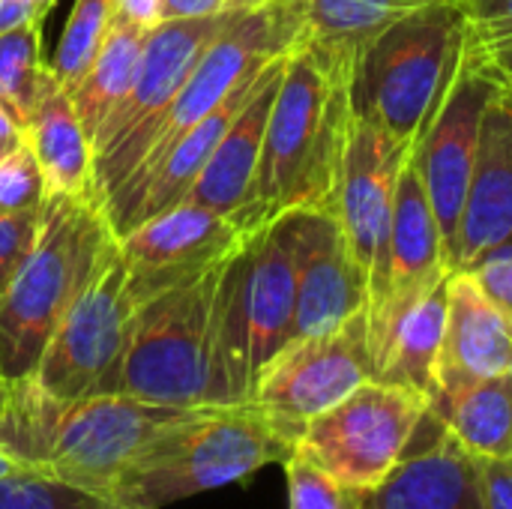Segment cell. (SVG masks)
I'll use <instances>...</instances> for the list:
<instances>
[{
  "label": "cell",
  "instance_id": "6da1fadb",
  "mask_svg": "<svg viewBox=\"0 0 512 509\" xmlns=\"http://www.w3.org/2000/svg\"><path fill=\"white\" fill-rule=\"evenodd\" d=\"M183 411L189 408L153 405L120 393L60 402L30 375L3 384L0 450L21 468L111 501L123 471Z\"/></svg>",
  "mask_w": 512,
  "mask_h": 509
},
{
  "label": "cell",
  "instance_id": "7a4b0ae2",
  "mask_svg": "<svg viewBox=\"0 0 512 509\" xmlns=\"http://www.w3.org/2000/svg\"><path fill=\"white\" fill-rule=\"evenodd\" d=\"M351 114V75L297 42L270 108L246 210L249 231L294 207L330 210Z\"/></svg>",
  "mask_w": 512,
  "mask_h": 509
},
{
  "label": "cell",
  "instance_id": "3957f363",
  "mask_svg": "<svg viewBox=\"0 0 512 509\" xmlns=\"http://www.w3.org/2000/svg\"><path fill=\"white\" fill-rule=\"evenodd\" d=\"M294 441L255 405H204L171 420L111 492L117 509H165L204 492L246 486L267 465H282Z\"/></svg>",
  "mask_w": 512,
  "mask_h": 509
},
{
  "label": "cell",
  "instance_id": "277c9868",
  "mask_svg": "<svg viewBox=\"0 0 512 509\" xmlns=\"http://www.w3.org/2000/svg\"><path fill=\"white\" fill-rule=\"evenodd\" d=\"M117 234L96 195H48L33 249L0 294V381L36 375L63 315Z\"/></svg>",
  "mask_w": 512,
  "mask_h": 509
},
{
  "label": "cell",
  "instance_id": "5b68a950",
  "mask_svg": "<svg viewBox=\"0 0 512 509\" xmlns=\"http://www.w3.org/2000/svg\"><path fill=\"white\" fill-rule=\"evenodd\" d=\"M297 252L291 213L246 234L216 291V402H249L267 363L291 342Z\"/></svg>",
  "mask_w": 512,
  "mask_h": 509
},
{
  "label": "cell",
  "instance_id": "8992f818",
  "mask_svg": "<svg viewBox=\"0 0 512 509\" xmlns=\"http://www.w3.org/2000/svg\"><path fill=\"white\" fill-rule=\"evenodd\" d=\"M225 261L135 309L120 357L99 393H120L168 408L219 405L216 291Z\"/></svg>",
  "mask_w": 512,
  "mask_h": 509
},
{
  "label": "cell",
  "instance_id": "52a82bcc",
  "mask_svg": "<svg viewBox=\"0 0 512 509\" xmlns=\"http://www.w3.org/2000/svg\"><path fill=\"white\" fill-rule=\"evenodd\" d=\"M468 45L459 0L429 3L387 27L357 60L351 108L390 138L414 147L429 126Z\"/></svg>",
  "mask_w": 512,
  "mask_h": 509
},
{
  "label": "cell",
  "instance_id": "ba28073f",
  "mask_svg": "<svg viewBox=\"0 0 512 509\" xmlns=\"http://www.w3.org/2000/svg\"><path fill=\"white\" fill-rule=\"evenodd\" d=\"M246 9L159 21L141 48L132 87L93 138V195L105 201L141 162L159 117L168 111L207 45Z\"/></svg>",
  "mask_w": 512,
  "mask_h": 509
},
{
  "label": "cell",
  "instance_id": "9c48e42d",
  "mask_svg": "<svg viewBox=\"0 0 512 509\" xmlns=\"http://www.w3.org/2000/svg\"><path fill=\"white\" fill-rule=\"evenodd\" d=\"M309 0H267L255 9H246L237 15L201 54L192 75L168 105V111L159 117L150 144L135 165V171L126 177V183L105 201V207L129 192H135L174 150V144L198 126L240 81L258 75L270 60L288 54L300 33L306 18Z\"/></svg>",
  "mask_w": 512,
  "mask_h": 509
},
{
  "label": "cell",
  "instance_id": "30bf717a",
  "mask_svg": "<svg viewBox=\"0 0 512 509\" xmlns=\"http://www.w3.org/2000/svg\"><path fill=\"white\" fill-rule=\"evenodd\" d=\"M426 411L429 396L375 378L315 417L294 450L339 483L372 492L405 459Z\"/></svg>",
  "mask_w": 512,
  "mask_h": 509
},
{
  "label": "cell",
  "instance_id": "8fae6325",
  "mask_svg": "<svg viewBox=\"0 0 512 509\" xmlns=\"http://www.w3.org/2000/svg\"><path fill=\"white\" fill-rule=\"evenodd\" d=\"M495 90V75L474 51L471 39L465 54L420 138L411 147V159L435 210L444 258L453 270L456 261V237L462 210L471 192V180L477 171L480 156V135H483V114L489 96Z\"/></svg>",
  "mask_w": 512,
  "mask_h": 509
},
{
  "label": "cell",
  "instance_id": "7c38bea8",
  "mask_svg": "<svg viewBox=\"0 0 512 509\" xmlns=\"http://www.w3.org/2000/svg\"><path fill=\"white\" fill-rule=\"evenodd\" d=\"M366 381H375V360L366 336V312H360L330 333L291 339L267 363L249 402L297 444L315 417Z\"/></svg>",
  "mask_w": 512,
  "mask_h": 509
},
{
  "label": "cell",
  "instance_id": "4fadbf2b",
  "mask_svg": "<svg viewBox=\"0 0 512 509\" xmlns=\"http://www.w3.org/2000/svg\"><path fill=\"white\" fill-rule=\"evenodd\" d=\"M135 309L138 306L129 294V267L117 237L51 336L33 375L36 384L60 402L99 393L120 357Z\"/></svg>",
  "mask_w": 512,
  "mask_h": 509
},
{
  "label": "cell",
  "instance_id": "5bb4252c",
  "mask_svg": "<svg viewBox=\"0 0 512 509\" xmlns=\"http://www.w3.org/2000/svg\"><path fill=\"white\" fill-rule=\"evenodd\" d=\"M246 234L249 231L234 216L213 213L192 201H180L141 222L120 237L135 306L225 261Z\"/></svg>",
  "mask_w": 512,
  "mask_h": 509
},
{
  "label": "cell",
  "instance_id": "9a60e30c",
  "mask_svg": "<svg viewBox=\"0 0 512 509\" xmlns=\"http://www.w3.org/2000/svg\"><path fill=\"white\" fill-rule=\"evenodd\" d=\"M450 273L453 270L447 267V258H444V243H441L435 210L429 204L417 165L408 153L396 180L384 267H381L378 282L369 288V300L363 309L369 348L375 351L384 333L390 330V324L414 300H420L426 291L441 285Z\"/></svg>",
  "mask_w": 512,
  "mask_h": 509
},
{
  "label": "cell",
  "instance_id": "2e32d148",
  "mask_svg": "<svg viewBox=\"0 0 512 509\" xmlns=\"http://www.w3.org/2000/svg\"><path fill=\"white\" fill-rule=\"evenodd\" d=\"M408 153V144L351 114L330 210L336 213L348 246L369 279V288L378 282L384 267L396 180Z\"/></svg>",
  "mask_w": 512,
  "mask_h": 509
},
{
  "label": "cell",
  "instance_id": "e0dca14e",
  "mask_svg": "<svg viewBox=\"0 0 512 509\" xmlns=\"http://www.w3.org/2000/svg\"><path fill=\"white\" fill-rule=\"evenodd\" d=\"M288 213L297 252V309L291 339L321 336L366 309L369 279L333 210L294 207Z\"/></svg>",
  "mask_w": 512,
  "mask_h": 509
},
{
  "label": "cell",
  "instance_id": "ac0fdd59",
  "mask_svg": "<svg viewBox=\"0 0 512 509\" xmlns=\"http://www.w3.org/2000/svg\"><path fill=\"white\" fill-rule=\"evenodd\" d=\"M366 509H489L477 462L426 411L405 459L372 492Z\"/></svg>",
  "mask_w": 512,
  "mask_h": 509
},
{
  "label": "cell",
  "instance_id": "d6986e66",
  "mask_svg": "<svg viewBox=\"0 0 512 509\" xmlns=\"http://www.w3.org/2000/svg\"><path fill=\"white\" fill-rule=\"evenodd\" d=\"M510 363L512 321L468 270H453L447 279V324L432 399L486 378H501Z\"/></svg>",
  "mask_w": 512,
  "mask_h": 509
},
{
  "label": "cell",
  "instance_id": "ffe728a7",
  "mask_svg": "<svg viewBox=\"0 0 512 509\" xmlns=\"http://www.w3.org/2000/svg\"><path fill=\"white\" fill-rule=\"evenodd\" d=\"M504 243H512V90L495 78L483 114L477 171L459 222L453 270H468Z\"/></svg>",
  "mask_w": 512,
  "mask_h": 509
},
{
  "label": "cell",
  "instance_id": "44dd1931",
  "mask_svg": "<svg viewBox=\"0 0 512 509\" xmlns=\"http://www.w3.org/2000/svg\"><path fill=\"white\" fill-rule=\"evenodd\" d=\"M285 60H288V54L270 60L261 69V78L252 90V96L246 99L240 114L231 120V126L225 129L216 150L210 153V159L204 162L201 174L195 177V183L189 186V192L183 198V201L201 204L213 213L234 216L246 231H249L246 210L252 201L264 132H267L270 108H273V99H276V90H279V81L285 72Z\"/></svg>",
  "mask_w": 512,
  "mask_h": 509
},
{
  "label": "cell",
  "instance_id": "7402d4cb",
  "mask_svg": "<svg viewBox=\"0 0 512 509\" xmlns=\"http://www.w3.org/2000/svg\"><path fill=\"white\" fill-rule=\"evenodd\" d=\"M21 138L36 156L45 195H93V144L69 93L54 81V75L21 126Z\"/></svg>",
  "mask_w": 512,
  "mask_h": 509
},
{
  "label": "cell",
  "instance_id": "603a6c76",
  "mask_svg": "<svg viewBox=\"0 0 512 509\" xmlns=\"http://www.w3.org/2000/svg\"><path fill=\"white\" fill-rule=\"evenodd\" d=\"M438 0H309L300 45L354 78L363 51L405 15Z\"/></svg>",
  "mask_w": 512,
  "mask_h": 509
},
{
  "label": "cell",
  "instance_id": "cb8c5ba5",
  "mask_svg": "<svg viewBox=\"0 0 512 509\" xmlns=\"http://www.w3.org/2000/svg\"><path fill=\"white\" fill-rule=\"evenodd\" d=\"M450 279V276H447ZM447 279L414 300L372 351L375 378L432 399L447 324Z\"/></svg>",
  "mask_w": 512,
  "mask_h": 509
},
{
  "label": "cell",
  "instance_id": "d4e9b609",
  "mask_svg": "<svg viewBox=\"0 0 512 509\" xmlns=\"http://www.w3.org/2000/svg\"><path fill=\"white\" fill-rule=\"evenodd\" d=\"M429 414L471 459H512V384L507 375L435 396Z\"/></svg>",
  "mask_w": 512,
  "mask_h": 509
},
{
  "label": "cell",
  "instance_id": "484cf974",
  "mask_svg": "<svg viewBox=\"0 0 512 509\" xmlns=\"http://www.w3.org/2000/svg\"><path fill=\"white\" fill-rule=\"evenodd\" d=\"M147 33L150 30H144V27L111 21L93 66L78 81V87L69 93L72 108H75L90 144H93L96 132L102 129V123L108 120V114L117 108V102L132 87V78H135Z\"/></svg>",
  "mask_w": 512,
  "mask_h": 509
},
{
  "label": "cell",
  "instance_id": "4316f807",
  "mask_svg": "<svg viewBox=\"0 0 512 509\" xmlns=\"http://www.w3.org/2000/svg\"><path fill=\"white\" fill-rule=\"evenodd\" d=\"M48 81L51 69L42 63V21L0 33V105L18 126L27 123Z\"/></svg>",
  "mask_w": 512,
  "mask_h": 509
},
{
  "label": "cell",
  "instance_id": "83f0119b",
  "mask_svg": "<svg viewBox=\"0 0 512 509\" xmlns=\"http://www.w3.org/2000/svg\"><path fill=\"white\" fill-rule=\"evenodd\" d=\"M108 27H111V0H75V9L57 42L54 60L48 63L54 81L66 93H72L78 81L87 75V69L93 66Z\"/></svg>",
  "mask_w": 512,
  "mask_h": 509
},
{
  "label": "cell",
  "instance_id": "f1b7e54d",
  "mask_svg": "<svg viewBox=\"0 0 512 509\" xmlns=\"http://www.w3.org/2000/svg\"><path fill=\"white\" fill-rule=\"evenodd\" d=\"M0 509H117L111 501L33 468L0 474Z\"/></svg>",
  "mask_w": 512,
  "mask_h": 509
},
{
  "label": "cell",
  "instance_id": "f546056e",
  "mask_svg": "<svg viewBox=\"0 0 512 509\" xmlns=\"http://www.w3.org/2000/svg\"><path fill=\"white\" fill-rule=\"evenodd\" d=\"M282 468L288 486V509H366L360 489L339 483L300 450H294L282 462Z\"/></svg>",
  "mask_w": 512,
  "mask_h": 509
},
{
  "label": "cell",
  "instance_id": "4dcf8cb0",
  "mask_svg": "<svg viewBox=\"0 0 512 509\" xmlns=\"http://www.w3.org/2000/svg\"><path fill=\"white\" fill-rule=\"evenodd\" d=\"M45 180L33 150L21 141L0 159V213L39 210L45 204Z\"/></svg>",
  "mask_w": 512,
  "mask_h": 509
},
{
  "label": "cell",
  "instance_id": "1f68e13d",
  "mask_svg": "<svg viewBox=\"0 0 512 509\" xmlns=\"http://www.w3.org/2000/svg\"><path fill=\"white\" fill-rule=\"evenodd\" d=\"M39 222H42V207L24 213H0V294L9 288L27 252L33 249Z\"/></svg>",
  "mask_w": 512,
  "mask_h": 509
},
{
  "label": "cell",
  "instance_id": "d6a6232c",
  "mask_svg": "<svg viewBox=\"0 0 512 509\" xmlns=\"http://www.w3.org/2000/svg\"><path fill=\"white\" fill-rule=\"evenodd\" d=\"M468 273L489 294V300L512 321V243L486 252L480 261L468 267Z\"/></svg>",
  "mask_w": 512,
  "mask_h": 509
},
{
  "label": "cell",
  "instance_id": "836d02e7",
  "mask_svg": "<svg viewBox=\"0 0 512 509\" xmlns=\"http://www.w3.org/2000/svg\"><path fill=\"white\" fill-rule=\"evenodd\" d=\"M474 45L512 36V0H459Z\"/></svg>",
  "mask_w": 512,
  "mask_h": 509
},
{
  "label": "cell",
  "instance_id": "e575fe53",
  "mask_svg": "<svg viewBox=\"0 0 512 509\" xmlns=\"http://www.w3.org/2000/svg\"><path fill=\"white\" fill-rule=\"evenodd\" d=\"M489 509H512V459H474Z\"/></svg>",
  "mask_w": 512,
  "mask_h": 509
},
{
  "label": "cell",
  "instance_id": "d590c367",
  "mask_svg": "<svg viewBox=\"0 0 512 509\" xmlns=\"http://www.w3.org/2000/svg\"><path fill=\"white\" fill-rule=\"evenodd\" d=\"M267 0H159V21L219 15L228 9H255Z\"/></svg>",
  "mask_w": 512,
  "mask_h": 509
},
{
  "label": "cell",
  "instance_id": "8d00e7d4",
  "mask_svg": "<svg viewBox=\"0 0 512 509\" xmlns=\"http://www.w3.org/2000/svg\"><path fill=\"white\" fill-rule=\"evenodd\" d=\"M111 21L153 30L159 24V0H111Z\"/></svg>",
  "mask_w": 512,
  "mask_h": 509
},
{
  "label": "cell",
  "instance_id": "74e56055",
  "mask_svg": "<svg viewBox=\"0 0 512 509\" xmlns=\"http://www.w3.org/2000/svg\"><path fill=\"white\" fill-rule=\"evenodd\" d=\"M471 39V36H468ZM474 45V42H471ZM474 51L483 57V63L489 66V72L512 90V36L498 39V42H486V45H474Z\"/></svg>",
  "mask_w": 512,
  "mask_h": 509
},
{
  "label": "cell",
  "instance_id": "f35d334b",
  "mask_svg": "<svg viewBox=\"0 0 512 509\" xmlns=\"http://www.w3.org/2000/svg\"><path fill=\"white\" fill-rule=\"evenodd\" d=\"M45 15L48 6H39L36 0H0V33H9L30 21H42Z\"/></svg>",
  "mask_w": 512,
  "mask_h": 509
},
{
  "label": "cell",
  "instance_id": "ab89813d",
  "mask_svg": "<svg viewBox=\"0 0 512 509\" xmlns=\"http://www.w3.org/2000/svg\"><path fill=\"white\" fill-rule=\"evenodd\" d=\"M0 141H6V144H21L24 138H21V126L12 120V114L0 105Z\"/></svg>",
  "mask_w": 512,
  "mask_h": 509
},
{
  "label": "cell",
  "instance_id": "60d3db41",
  "mask_svg": "<svg viewBox=\"0 0 512 509\" xmlns=\"http://www.w3.org/2000/svg\"><path fill=\"white\" fill-rule=\"evenodd\" d=\"M12 468H21V465H15L12 456H6V453L0 450V474H6V471H12Z\"/></svg>",
  "mask_w": 512,
  "mask_h": 509
},
{
  "label": "cell",
  "instance_id": "b9f144b4",
  "mask_svg": "<svg viewBox=\"0 0 512 509\" xmlns=\"http://www.w3.org/2000/svg\"><path fill=\"white\" fill-rule=\"evenodd\" d=\"M15 147H18V144H6V141H0V159H3L6 153H12Z\"/></svg>",
  "mask_w": 512,
  "mask_h": 509
},
{
  "label": "cell",
  "instance_id": "7bdbcfd3",
  "mask_svg": "<svg viewBox=\"0 0 512 509\" xmlns=\"http://www.w3.org/2000/svg\"><path fill=\"white\" fill-rule=\"evenodd\" d=\"M36 3H39V6H48V9H51V6H54L57 0H36Z\"/></svg>",
  "mask_w": 512,
  "mask_h": 509
},
{
  "label": "cell",
  "instance_id": "ee69618b",
  "mask_svg": "<svg viewBox=\"0 0 512 509\" xmlns=\"http://www.w3.org/2000/svg\"><path fill=\"white\" fill-rule=\"evenodd\" d=\"M507 378H510V384H512V363H510V369H507Z\"/></svg>",
  "mask_w": 512,
  "mask_h": 509
},
{
  "label": "cell",
  "instance_id": "f6af8a7d",
  "mask_svg": "<svg viewBox=\"0 0 512 509\" xmlns=\"http://www.w3.org/2000/svg\"><path fill=\"white\" fill-rule=\"evenodd\" d=\"M0 405H3V384H0Z\"/></svg>",
  "mask_w": 512,
  "mask_h": 509
}]
</instances>
